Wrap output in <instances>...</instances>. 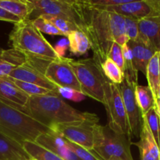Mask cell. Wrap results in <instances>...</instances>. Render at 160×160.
<instances>
[{
	"label": "cell",
	"mask_w": 160,
	"mask_h": 160,
	"mask_svg": "<svg viewBox=\"0 0 160 160\" xmlns=\"http://www.w3.org/2000/svg\"><path fill=\"white\" fill-rule=\"evenodd\" d=\"M0 131L23 145L24 142H36L39 136L53 131L26 112L0 101Z\"/></svg>",
	"instance_id": "cell-4"
},
{
	"label": "cell",
	"mask_w": 160,
	"mask_h": 160,
	"mask_svg": "<svg viewBox=\"0 0 160 160\" xmlns=\"http://www.w3.org/2000/svg\"><path fill=\"white\" fill-rule=\"evenodd\" d=\"M36 143L57 155L64 160H81L69 148L65 139L53 131L39 136Z\"/></svg>",
	"instance_id": "cell-14"
},
{
	"label": "cell",
	"mask_w": 160,
	"mask_h": 160,
	"mask_svg": "<svg viewBox=\"0 0 160 160\" xmlns=\"http://www.w3.org/2000/svg\"><path fill=\"white\" fill-rule=\"evenodd\" d=\"M23 145L0 131V160H31Z\"/></svg>",
	"instance_id": "cell-19"
},
{
	"label": "cell",
	"mask_w": 160,
	"mask_h": 160,
	"mask_svg": "<svg viewBox=\"0 0 160 160\" xmlns=\"http://www.w3.org/2000/svg\"><path fill=\"white\" fill-rule=\"evenodd\" d=\"M43 17H45L49 21L51 22L65 37H67L70 33L73 32V31L80 30L79 28L75 23L70 21V20H66L64 18L56 17H50V16H43Z\"/></svg>",
	"instance_id": "cell-29"
},
{
	"label": "cell",
	"mask_w": 160,
	"mask_h": 160,
	"mask_svg": "<svg viewBox=\"0 0 160 160\" xmlns=\"http://www.w3.org/2000/svg\"><path fill=\"white\" fill-rule=\"evenodd\" d=\"M10 79L16 86H17L20 90L23 91V92H24L25 94H27L29 97L38 96V95H54V94L59 95V94L55 93V92H52V91L49 90V89L44 88L40 87V86L36 85V84H31V83H27L24 82V81H17V80L12 79V78H10Z\"/></svg>",
	"instance_id": "cell-28"
},
{
	"label": "cell",
	"mask_w": 160,
	"mask_h": 160,
	"mask_svg": "<svg viewBox=\"0 0 160 160\" xmlns=\"http://www.w3.org/2000/svg\"><path fill=\"white\" fill-rule=\"evenodd\" d=\"M155 109L157 111V113L158 114V116L160 117V90L158 92V99H157L156 102H155Z\"/></svg>",
	"instance_id": "cell-39"
},
{
	"label": "cell",
	"mask_w": 160,
	"mask_h": 160,
	"mask_svg": "<svg viewBox=\"0 0 160 160\" xmlns=\"http://www.w3.org/2000/svg\"><path fill=\"white\" fill-rule=\"evenodd\" d=\"M17 66L6 59H0V78H7Z\"/></svg>",
	"instance_id": "cell-36"
},
{
	"label": "cell",
	"mask_w": 160,
	"mask_h": 160,
	"mask_svg": "<svg viewBox=\"0 0 160 160\" xmlns=\"http://www.w3.org/2000/svg\"><path fill=\"white\" fill-rule=\"evenodd\" d=\"M99 9L114 12L122 17H131L136 20H141L144 17L151 16L150 7L146 0H140V1L130 0L129 2L120 6L99 8Z\"/></svg>",
	"instance_id": "cell-17"
},
{
	"label": "cell",
	"mask_w": 160,
	"mask_h": 160,
	"mask_svg": "<svg viewBox=\"0 0 160 160\" xmlns=\"http://www.w3.org/2000/svg\"><path fill=\"white\" fill-rule=\"evenodd\" d=\"M130 145L126 134L114 132L108 126H95L93 152L102 160H133Z\"/></svg>",
	"instance_id": "cell-5"
},
{
	"label": "cell",
	"mask_w": 160,
	"mask_h": 160,
	"mask_svg": "<svg viewBox=\"0 0 160 160\" xmlns=\"http://www.w3.org/2000/svg\"><path fill=\"white\" fill-rule=\"evenodd\" d=\"M140 140L133 143L139 149L140 160H160V148L147 123L143 121Z\"/></svg>",
	"instance_id": "cell-16"
},
{
	"label": "cell",
	"mask_w": 160,
	"mask_h": 160,
	"mask_svg": "<svg viewBox=\"0 0 160 160\" xmlns=\"http://www.w3.org/2000/svg\"><path fill=\"white\" fill-rule=\"evenodd\" d=\"M104 74L113 84L119 85L124 79V73L109 58H107L100 64Z\"/></svg>",
	"instance_id": "cell-25"
},
{
	"label": "cell",
	"mask_w": 160,
	"mask_h": 160,
	"mask_svg": "<svg viewBox=\"0 0 160 160\" xmlns=\"http://www.w3.org/2000/svg\"><path fill=\"white\" fill-rule=\"evenodd\" d=\"M65 141L69 148L75 153V155L81 160H102L93 151L86 149V148H83V147L80 146L77 144L72 143V142H69L66 139Z\"/></svg>",
	"instance_id": "cell-31"
},
{
	"label": "cell",
	"mask_w": 160,
	"mask_h": 160,
	"mask_svg": "<svg viewBox=\"0 0 160 160\" xmlns=\"http://www.w3.org/2000/svg\"><path fill=\"white\" fill-rule=\"evenodd\" d=\"M29 96L13 84L9 77L0 78V101L24 112Z\"/></svg>",
	"instance_id": "cell-13"
},
{
	"label": "cell",
	"mask_w": 160,
	"mask_h": 160,
	"mask_svg": "<svg viewBox=\"0 0 160 160\" xmlns=\"http://www.w3.org/2000/svg\"><path fill=\"white\" fill-rule=\"evenodd\" d=\"M83 11L82 31L86 34L93 52V59L101 64L108 58L115 42L123 46L129 42L125 32L124 17L80 1Z\"/></svg>",
	"instance_id": "cell-1"
},
{
	"label": "cell",
	"mask_w": 160,
	"mask_h": 160,
	"mask_svg": "<svg viewBox=\"0 0 160 160\" xmlns=\"http://www.w3.org/2000/svg\"><path fill=\"white\" fill-rule=\"evenodd\" d=\"M9 77L17 81L36 84L44 88L49 89L55 93L59 94V88L50 80L47 79L44 74L43 70L28 60L16 67Z\"/></svg>",
	"instance_id": "cell-12"
},
{
	"label": "cell",
	"mask_w": 160,
	"mask_h": 160,
	"mask_svg": "<svg viewBox=\"0 0 160 160\" xmlns=\"http://www.w3.org/2000/svg\"><path fill=\"white\" fill-rule=\"evenodd\" d=\"M98 122L99 120H85L57 125L53 127L51 130L66 140L93 151L94 145V128Z\"/></svg>",
	"instance_id": "cell-9"
},
{
	"label": "cell",
	"mask_w": 160,
	"mask_h": 160,
	"mask_svg": "<svg viewBox=\"0 0 160 160\" xmlns=\"http://www.w3.org/2000/svg\"><path fill=\"white\" fill-rule=\"evenodd\" d=\"M33 24L35 26V28L40 31L41 33L50 34V35H62L64 34L53 24L50 21H49L45 17L41 16L38 18L35 19L34 20H31Z\"/></svg>",
	"instance_id": "cell-30"
},
{
	"label": "cell",
	"mask_w": 160,
	"mask_h": 160,
	"mask_svg": "<svg viewBox=\"0 0 160 160\" xmlns=\"http://www.w3.org/2000/svg\"><path fill=\"white\" fill-rule=\"evenodd\" d=\"M9 42L13 49L24 54L29 60L50 62L61 56L29 20L14 24Z\"/></svg>",
	"instance_id": "cell-3"
},
{
	"label": "cell",
	"mask_w": 160,
	"mask_h": 160,
	"mask_svg": "<svg viewBox=\"0 0 160 160\" xmlns=\"http://www.w3.org/2000/svg\"><path fill=\"white\" fill-rule=\"evenodd\" d=\"M145 76L148 83V88L153 95L155 102H156L160 89L159 52H157L148 62Z\"/></svg>",
	"instance_id": "cell-20"
},
{
	"label": "cell",
	"mask_w": 160,
	"mask_h": 160,
	"mask_svg": "<svg viewBox=\"0 0 160 160\" xmlns=\"http://www.w3.org/2000/svg\"><path fill=\"white\" fill-rule=\"evenodd\" d=\"M135 97L142 116L147 113L152 108H155V99L148 86L137 84L135 88Z\"/></svg>",
	"instance_id": "cell-23"
},
{
	"label": "cell",
	"mask_w": 160,
	"mask_h": 160,
	"mask_svg": "<svg viewBox=\"0 0 160 160\" xmlns=\"http://www.w3.org/2000/svg\"><path fill=\"white\" fill-rule=\"evenodd\" d=\"M127 44L132 51L133 62L136 70L146 75L148 62H150L154 55L159 51H157L153 47L150 46L139 39L129 41Z\"/></svg>",
	"instance_id": "cell-18"
},
{
	"label": "cell",
	"mask_w": 160,
	"mask_h": 160,
	"mask_svg": "<svg viewBox=\"0 0 160 160\" xmlns=\"http://www.w3.org/2000/svg\"><path fill=\"white\" fill-rule=\"evenodd\" d=\"M44 74L59 89H71L82 94L79 83L71 66L69 58L61 56L50 61L44 70Z\"/></svg>",
	"instance_id": "cell-10"
},
{
	"label": "cell",
	"mask_w": 160,
	"mask_h": 160,
	"mask_svg": "<svg viewBox=\"0 0 160 160\" xmlns=\"http://www.w3.org/2000/svg\"><path fill=\"white\" fill-rule=\"evenodd\" d=\"M31 160H36V159H31Z\"/></svg>",
	"instance_id": "cell-41"
},
{
	"label": "cell",
	"mask_w": 160,
	"mask_h": 160,
	"mask_svg": "<svg viewBox=\"0 0 160 160\" xmlns=\"http://www.w3.org/2000/svg\"><path fill=\"white\" fill-rule=\"evenodd\" d=\"M159 69H160V51H159Z\"/></svg>",
	"instance_id": "cell-40"
},
{
	"label": "cell",
	"mask_w": 160,
	"mask_h": 160,
	"mask_svg": "<svg viewBox=\"0 0 160 160\" xmlns=\"http://www.w3.org/2000/svg\"><path fill=\"white\" fill-rule=\"evenodd\" d=\"M24 112L50 129L57 125L99 120L96 114L77 110L56 94L29 97Z\"/></svg>",
	"instance_id": "cell-2"
},
{
	"label": "cell",
	"mask_w": 160,
	"mask_h": 160,
	"mask_svg": "<svg viewBox=\"0 0 160 160\" xmlns=\"http://www.w3.org/2000/svg\"><path fill=\"white\" fill-rule=\"evenodd\" d=\"M137 84V83L133 82L124 77L122 84L118 85L126 112L129 125V137L130 139L140 137L143 124L142 115L138 108L135 97V88Z\"/></svg>",
	"instance_id": "cell-11"
},
{
	"label": "cell",
	"mask_w": 160,
	"mask_h": 160,
	"mask_svg": "<svg viewBox=\"0 0 160 160\" xmlns=\"http://www.w3.org/2000/svg\"><path fill=\"white\" fill-rule=\"evenodd\" d=\"M122 52H123L124 62H125V70H124V77L130 79V81L135 83H137L138 71L135 67L133 62V54L128 44H125L122 46Z\"/></svg>",
	"instance_id": "cell-27"
},
{
	"label": "cell",
	"mask_w": 160,
	"mask_h": 160,
	"mask_svg": "<svg viewBox=\"0 0 160 160\" xmlns=\"http://www.w3.org/2000/svg\"><path fill=\"white\" fill-rule=\"evenodd\" d=\"M0 20H2V21L10 22V23H14V24L21 21L18 17L9 13V12H7V11L5 10V9H3L1 7H0Z\"/></svg>",
	"instance_id": "cell-37"
},
{
	"label": "cell",
	"mask_w": 160,
	"mask_h": 160,
	"mask_svg": "<svg viewBox=\"0 0 160 160\" xmlns=\"http://www.w3.org/2000/svg\"><path fill=\"white\" fill-rule=\"evenodd\" d=\"M108 58L111 59L124 73V70H125V62H124L122 46H121L119 44L115 42L112 44V45H111V48H110V51L108 55Z\"/></svg>",
	"instance_id": "cell-32"
},
{
	"label": "cell",
	"mask_w": 160,
	"mask_h": 160,
	"mask_svg": "<svg viewBox=\"0 0 160 160\" xmlns=\"http://www.w3.org/2000/svg\"><path fill=\"white\" fill-rule=\"evenodd\" d=\"M151 9L150 17H160V0H146Z\"/></svg>",
	"instance_id": "cell-38"
},
{
	"label": "cell",
	"mask_w": 160,
	"mask_h": 160,
	"mask_svg": "<svg viewBox=\"0 0 160 160\" xmlns=\"http://www.w3.org/2000/svg\"><path fill=\"white\" fill-rule=\"evenodd\" d=\"M130 0H84V2L93 7L104 8L120 6L129 2Z\"/></svg>",
	"instance_id": "cell-35"
},
{
	"label": "cell",
	"mask_w": 160,
	"mask_h": 160,
	"mask_svg": "<svg viewBox=\"0 0 160 160\" xmlns=\"http://www.w3.org/2000/svg\"><path fill=\"white\" fill-rule=\"evenodd\" d=\"M137 39L160 51V17H147L138 20Z\"/></svg>",
	"instance_id": "cell-15"
},
{
	"label": "cell",
	"mask_w": 160,
	"mask_h": 160,
	"mask_svg": "<svg viewBox=\"0 0 160 160\" xmlns=\"http://www.w3.org/2000/svg\"><path fill=\"white\" fill-rule=\"evenodd\" d=\"M70 64L81 88L82 94L104 105L107 78L100 64L93 59H70Z\"/></svg>",
	"instance_id": "cell-6"
},
{
	"label": "cell",
	"mask_w": 160,
	"mask_h": 160,
	"mask_svg": "<svg viewBox=\"0 0 160 160\" xmlns=\"http://www.w3.org/2000/svg\"><path fill=\"white\" fill-rule=\"evenodd\" d=\"M0 7L18 17L20 20H28L31 7L28 0H0Z\"/></svg>",
	"instance_id": "cell-21"
},
{
	"label": "cell",
	"mask_w": 160,
	"mask_h": 160,
	"mask_svg": "<svg viewBox=\"0 0 160 160\" xmlns=\"http://www.w3.org/2000/svg\"><path fill=\"white\" fill-rule=\"evenodd\" d=\"M125 32L129 41H135L139 37L138 20L131 17H125Z\"/></svg>",
	"instance_id": "cell-34"
},
{
	"label": "cell",
	"mask_w": 160,
	"mask_h": 160,
	"mask_svg": "<svg viewBox=\"0 0 160 160\" xmlns=\"http://www.w3.org/2000/svg\"><path fill=\"white\" fill-rule=\"evenodd\" d=\"M142 120L147 123L152 136L160 148V117L157 113L155 108H152L147 113L142 116Z\"/></svg>",
	"instance_id": "cell-26"
},
{
	"label": "cell",
	"mask_w": 160,
	"mask_h": 160,
	"mask_svg": "<svg viewBox=\"0 0 160 160\" xmlns=\"http://www.w3.org/2000/svg\"><path fill=\"white\" fill-rule=\"evenodd\" d=\"M70 52L75 56H83L91 48L89 38L83 31L78 30L67 36Z\"/></svg>",
	"instance_id": "cell-22"
},
{
	"label": "cell",
	"mask_w": 160,
	"mask_h": 160,
	"mask_svg": "<svg viewBox=\"0 0 160 160\" xmlns=\"http://www.w3.org/2000/svg\"><path fill=\"white\" fill-rule=\"evenodd\" d=\"M108 116V127L115 133L129 136L126 112L119 86L107 78L104 86V103Z\"/></svg>",
	"instance_id": "cell-8"
},
{
	"label": "cell",
	"mask_w": 160,
	"mask_h": 160,
	"mask_svg": "<svg viewBox=\"0 0 160 160\" xmlns=\"http://www.w3.org/2000/svg\"><path fill=\"white\" fill-rule=\"evenodd\" d=\"M31 13L28 20H34L41 16L64 18L73 22L82 29L83 11L79 0H28ZM82 31V30H81Z\"/></svg>",
	"instance_id": "cell-7"
},
{
	"label": "cell",
	"mask_w": 160,
	"mask_h": 160,
	"mask_svg": "<svg viewBox=\"0 0 160 160\" xmlns=\"http://www.w3.org/2000/svg\"><path fill=\"white\" fill-rule=\"evenodd\" d=\"M23 146L32 159L36 160H64L36 142H24Z\"/></svg>",
	"instance_id": "cell-24"
},
{
	"label": "cell",
	"mask_w": 160,
	"mask_h": 160,
	"mask_svg": "<svg viewBox=\"0 0 160 160\" xmlns=\"http://www.w3.org/2000/svg\"><path fill=\"white\" fill-rule=\"evenodd\" d=\"M0 59H6L16 66H19L26 62V57L24 55L13 48L5 50L0 48Z\"/></svg>",
	"instance_id": "cell-33"
}]
</instances>
